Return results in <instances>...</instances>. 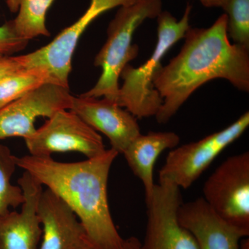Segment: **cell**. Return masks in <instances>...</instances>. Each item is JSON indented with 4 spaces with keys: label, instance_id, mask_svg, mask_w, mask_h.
I'll return each instance as SVG.
<instances>
[{
    "label": "cell",
    "instance_id": "ba28073f",
    "mask_svg": "<svg viewBox=\"0 0 249 249\" xmlns=\"http://www.w3.org/2000/svg\"><path fill=\"white\" fill-rule=\"evenodd\" d=\"M182 203L178 187L167 181L155 184L145 198L146 230L140 249H199L194 236L178 221Z\"/></svg>",
    "mask_w": 249,
    "mask_h": 249
},
{
    "label": "cell",
    "instance_id": "9c48e42d",
    "mask_svg": "<svg viewBox=\"0 0 249 249\" xmlns=\"http://www.w3.org/2000/svg\"><path fill=\"white\" fill-rule=\"evenodd\" d=\"M137 0H91L88 9L70 27L62 30L48 45L25 55H19L24 68L44 67L58 84L69 87L72 58L83 33L98 16L116 7Z\"/></svg>",
    "mask_w": 249,
    "mask_h": 249
},
{
    "label": "cell",
    "instance_id": "2e32d148",
    "mask_svg": "<svg viewBox=\"0 0 249 249\" xmlns=\"http://www.w3.org/2000/svg\"><path fill=\"white\" fill-rule=\"evenodd\" d=\"M12 13L18 12L13 19L14 29L19 37L29 41L38 36H49L46 25L47 11L54 0H5Z\"/></svg>",
    "mask_w": 249,
    "mask_h": 249
},
{
    "label": "cell",
    "instance_id": "ffe728a7",
    "mask_svg": "<svg viewBox=\"0 0 249 249\" xmlns=\"http://www.w3.org/2000/svg\"><path fill=\"white\" fill-rule=\"evenodd\" d=\"M29 41L18 35L13 20L0 26V55H11L23 50Z\"/></svg>",
    "mask_w": 249,
    "mask_h": 249
},
{
    "label": "cell",
    "instance_id": "4fadbf2b",
    "mask_svg": "<svg viewBox=\"0 0 249 249\" xmlns=\"http://www.w3.org/2000/svg\"><path fill=\"white\" fill-rule=\"evenodd\" d=\"M24 200L21 210L0 217V249H38L42 230L37 204L43 186L27 172L18 179Z\"/></svg>",
    "mask_w": 249,
    "mask_h": 249
},
{
    "label": "cell",
    "instance_id": "9a60e30c",
    "mask_svg": "<svg viewBox=\"0 0 249 249\" xmlns=\"http://www.w3.org/2000/svg\"><path fill=\"white\" fill-rule=\"evenodd\" d=\"M180 137L173 132L141 134L122 154L132 173L143 184L145 198L155 188L154 168L157 159L165 150L178 147Z\"/></svg>",
    "mask_w": 249,
    "mask_h": 249
},
{
    "label": "cell",
    "instance_id": "6da1fadb",
    "mask_svg": "<svg viewBox=\"0 0 249 249\" xmlns=\"http://www.w3.org/2000/svg\"><path fill=\"white\" fill-rule=\"evenodd\" d=\"M179 53L152 78L162 98L156 114L165 124L190 96L211 80H228L240 91H249V49L231 43L227 34V16L218 18L209 28L190 27Z\"/></svg>",
    "mask_w": 249,
    "mask_h": 249
},
{
    "label": "cell",
    "instance_id": "e0dca14e",
    "mask_svg": "<svg viewBox=\"0 0 249 249\" xmlns=\"http://www.w3.org/2000/svg\"><path fill=\"white\" fill-rule=\"evenodd\" d=\"M48 83H58L44 67L24 69L5 76L0 80V109Z\"/></svg>",
    "mask_w": 249,
    "mask_h": 249
},
{
    "label": "cell",
    "instance_id": "3957f363",
    "mask_svg": "<svg viewBox=\"0 0 249 249\" xmlns=\"http://www.w3.org/2000/svg\"><path fill=\"white\" fill-rule=\"evenodd\" d=\"M162 11V0H137L119 7L108 25L107 40L95 57V67H101L102 73L96 85L81 96L106 98L118 103L121 72L139 53L138 46L132 45L134 32L144 21L157 18Z\"/></svg>",
    "mask_w": 249,
    "mask_h": 249
},
{
    "label": "cell",
    "instance_id": "5bb4252c",
    "mask_svg": "<svg viewBox=\"0 0 249 249\" xmlns=\"http://www.w3.org/2000/svg\"><path fill=\"white\" fill-rule=\"evenodd\" d=\"M178 219L194 236L199 249H240L241 240L248 237L221 219L203 197L182 203Z\"/></svg>",
    "mask_w": 249,
    "mask_h": 249
},
{
    "label": "cell",
    "instance_id": "30bf717a",
    "mask_svg": "<svg viewBox=\"0 0 249 249\" xmlns=\"http://www.w3.org/2000/svg\"><path fill=\"white\" fill-rule=\"evenodd\" d=\"M73 96L70 88L58 83L41 85L0 109V140L21 137L25 140L36 131L39 117H52L71 107Z\"/></svg>",
    "mask_w": 249,
    "mask_h": 249
},
{
    "label": "cell",
    "instance_id": "5b68a950",
    "mask_svg": "<svg viewBox=\"0 0 249 249\" xmlns=\"http://www.w3.org/2000/svg\"><path fill=\"white\" fill-rule=\"evenodd\" d=\"M204 199L224 222L249 235V152L231 156L210 175Z\"/></svg>",
    "mask_w": 249,
    "mask_h": 249
},
{
    "label": "cell",
    "instance_id": "277c9868",
    "mask_svg": "<svg viewBox=\"0 0 249 249\" xmlns=\"http://www.w3.org/2000/svg\"><path fill=\"white\" fill-rule=\"evenodd\" d=\"M193 6L187 4L181 19L162 11L157 18V42L151 57L139 67L126 65L121 72L123 84L119 88L118 104L138 119L155 116L162 104L152 78L162 66L160 62L175 43L184 37L189 24Z\"/></svg>",
    "mask_w": 249,
    "mask_h": 249
},
{
    "label": "cell",
    "instance_id": "44dd1931",
    "mask_svg": "<svg viewBox=\"0 0 249 249\" xmlns=\"http://www.w3.org/2000/svg\"><path fill=\"white\" fill-rule=\"evenodd\" d=\"M24 69L19 55H0V80Z\"/></svg>",
    "mask_w": 249,
    "mask_h": 249
},
{
    "label": "cell",
    "instance_id": "d6986e66",
    "mask_svg": "<svg viewBox=\"0 0 249 249\" xmlns=\"http://www.w3.org/2000/svg\"><path fill=\"white\" fill-rule=\"evenodd\" d=\"M222 9L227 16L229 38L249 49V0H228Z\"/></svg>",
    "mask_w": 249,
    "mask_h": 249
},
{
    "label": "cell",
    "instance_id": "7a4b0ae2",
    "mask_svg": "<svg viewBox=\"0 0 249 249\" xmlns=\"http://www.w3.org/2000/svg\"><path fill=\"white\" fill-rule=\"evenodd\" d=\"M114 149L83 161L64 163L52 157H16L17 166L53 192L76 214L96 249H124L125 239L116 229L108 203Z\"/></svg>",
    "mask_w": 249,
    "mask_h": 249
},
{
    "label": "cell",
    "instance_id": "52a82bcc",
    "mask_svg": "<svg viewBox=\"0 0 249 249\" xmlns=\"http://www.w3.org/2000/svg\"><path fill=\"white\" fill-rule=\"evenodd\" d=\"M24 141L30 155L35 157L75 152L90 159L106 151L101 136L71 109L55 113Z\"/></svg>",
    "mask_w": 249,
    "mask_h": 249
},
{
    "label": "cell",
    "instance_id": "8992f818",
    "mask_svg": "<svg viewBox=\"0 0 249 249\" xmlns=\"http://www.w3.org/2000/svg\"><path fill=\"white\" fill-rule=\"evenodd\" d=\"M249 125V112L247 111L227 128L198 142L175 147L160 170V181L188 189L221 152L243 134Z\"/></svg>",
    "mask_w": 249,
    "mask_h": 249
},
{
    "label": "cell",
    "instance_id": "7402d4cb",
    "mask_svg": "<svg viewBox=\"0 0 249 249\" xmlns=\"http://www.w3.org/2000/svg\"><path fill=\"white\" fill-rule=\"evenodd\" d=\"M201 4L205 7L213 8V7H221L222 8L228 0H199Z\"/></svg>",
    "mask_w": 249,
    "mask_h": 249
},
{
    "label": "cell",
    "instance_id": "7c38bea8",
    "mask_svg": "<svg viewBox=\"0 0 249 249\" xmlns=\"http://www.w3.org/2000/svg\"><path fill=\"white\" fill-rule=\"evenodd\" d=\"M42 234L38 249H96L73 211L46 188L37 204Z\"/></svg>",
    "mask_w": 249,
    "mask_h": 249
},
{
    "label": "cell",
    "instance_id": "8fae6325",
    "mask_svg": "<svg viewBox=\"0 0 249 249\" xmlns=\"http://www.w3.org/2000/svg\"><path fill=\"white\" fill-rule=\"evenodd\" d=\"M71 110L96 132L107 137L111 148L123 154L142 134L137 118L117 103L106 98L73 96Z\"/></svg>",
    "mask_w": 249,
    "mask_h": 249
},
{
    "label": "cell",
    "instance_id": "603a6c76",
    "mask_svg": "<svg viewBox=\"0 0 249 249\" xmlns=\"http://www.w3.org/2000/svg\"><path fill=\"white\" fill-rule=\"evenodd\" d=\"M141 242L138 239L132 237L125 239L124 249H140Z\"/></svg>",
    "mask_w": 249,
    "mask_h": 249
},
{
    "label": "cell",
    "instance_id": "ac0fdd59",
    "mask_svg": "<svg viewBox=\"0 0 249 249\" xmlns=\"http://www.w3.org/2000/svg\"><path fill=\"white\" fill-rule=\"evenodd\" d=\"M16 156L6 145L0 144V217L7 214L10 209H16L24 202L21 187L11 183L17 163Z\"/></svg>",
    "mask_w": 249,
    "mask_h": 249
}]
</instances>
